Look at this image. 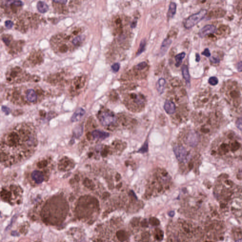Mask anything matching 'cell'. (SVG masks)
<instances>
[{
	"label": "cell",
	"instance_id": "6da1fadb",
	"mask_svg": "<svg viewBox=\"0 0 242 242\" xmlns=\"http://www.w3.org/2000/svg\"><path fill=\"white\" fill-rule=\"evenodd\" d=\"M37 136L31 123L17 124L3 135L1 142V162L10 166L20 163L34 154L37 147Z\"/></svg>",
	"mask_w": 242,
	"mask_h": 242
},
{
	"label": "cell",
	"instance_id": "7a4b0ae2",
	"mask_svg": "<svg viewBox=\"0 0 242 242\" xmlns=\"http://www.w3.org/2000/svg\"><path fill=\"white\" fill-rule=\"evenodd\" d=\"M211 155L227 162L242 159V140L233 131L222 133L211 145Z\"/></svg>",
	"mask_w": 242,
	"mask_h": 242
},
{
	"label": "cell",
	"instance_id": "3957f363",
	"mask_svg": "<svg viewBox=\"0 0 242 242\" xmlns=\"http://www.w3.org/2000/svg\"><path fill=\"white\" fill-rule=\"evenodd\" d=\"M82 32L81 28H75L71 35L65 33L56 34L50 39L51 47L55 52L60 54L67 53L78 48L84 41Z\"/></svg>",
	"mask_w": 242,
	"mask_h": 242
},
{
	"label": "cell",
	"instance_id": "277c9868",
	"mask_svg": "<svg viewBox=\"0 0 242 242\" xmlns=\"http://www.w3.org/2000/svg\"><path fill=\"white\" fill-rule=\"evenodd\" d=\"M68 204L60 196L53 197L46 202L42 210L43 220L52 225L62 222L67 215Z\"/></svg>",
	"mask_w": 242,
	"mask_h": 242
},
{
	"label": "cell",
	"instance_id": "5b68a950",
	"mask_svg": "<svg viewBox=\"0 0 242 242\" xmlns=\"http://www.w3.org/2000/svg\"><path fill=\"white\" fill-rule=\"evenodd\" d=\"M98 209V201L96 198L90 196H84L79 200L76 210L79 218L86 219L90 217Z\"/></svg>",
	"mask_w": 242,
	"mask_h": 242
},
{
	"label": "cell",
	"instance_id": "8992f818",
	"mask_svg": "<svg viewBox=\"0 0 242 242\" xmlns=\"http://www.w3.org/2000/svg\"><path fill=\"white\" fill-rule=\"evenodd\" d=\"M6 78L7 82L11 84L28 81L37 82L40 80L39 77L34 75L31 76L18 66H15L9 69L6 72Z\"/></svg>",
	"mask_w": 242,
	"mask_h": 242
},
{
	"label": "cell",
	"instance_id": "52a82bcc",
	"mask_svg": "<svg viewBox=\"0 0 242 242\" xmlns=\"http://www.w3.org/2000/svg\"><path fill=\"white\" fill-rule=\"evenodd\" d=\"M116 219L115 222L111 221L112 227L110 229L111 235L109 238H106L104 240H98L101 242H129V235L124 228L123 223H121Z\"/></svg>",
	"mask_w": 242,
	"mask_h": 242
},
{
	"label": "cell",
	"instance_id": "ba28073f",
	"mask_svg": "<svg viewBox=\"0 0 242 242\" xmlns=\"http://www.w3.org/2000/svg\"><path fill=\"white\" fill-rule=\"evenodd\" d=\"M40 21L38 14L25 12L19 17L16 24V28L22 33L26 32L30 27L37 26Z\"/></svg>",
	"mask_w": 242,
	"mask_h": 242
},
{
	"label": "cell",
	"instance_id": "9c48e42d",
	"mask_svg": "<svg viewBox=\"0 0 242 242\" xmlns=\"http://www.w3.org/2000/svg\"><path fill=\"white\" fill-rule=\"evenodd\" d=\"M87 80V77L85 75L75 77L71 83L69 92L72 96L78 95L84 88Z\"/></svg>",
	"mask_w": 242,
	"mask_h": 242
},
{
	"label": "cell",
	"instance_id": "30bf717a",
	"mask_svg": "<svg viewBox=\"0 0 242 242\" xmlns=\"http://www.w3.org/2000/svg\"><path fill=\"white\" fill-rule=\"evenodd\" d=\"M44 54L40 50H34L31 51L24 62L26 67H34L40 65L44 62Z\"/></svg>",
	"mask_w": 242,
	"mask_h": 242
},
{
	"label": "cell",
	"instance_id": "8fae6325",
	"mask_svg": "<svg viewBox=\"0 0 242 242\" xmlns=\"http://www.w3.org/2000/svg\"><path fill=\"white\" fill-rule=\"evenodd\" d=\"M21 189L19 186L11 185L7 188H3L1 191V198L3 201L11 202L16 199L20 195Z\"/></svg>",
	"mask_w": 242,
	"mask_h": 242
},
{
	"label": "cell",
	"instance_id": "7c38bea8",
	"mask_svg": "<svg viewBox=\"0 0 242 242\" xmlns=\"http://www.w3.org/2000/svg\"><path fill=\"white\" fill-rule=\"evenodd\" d=\"M98 118L101 124L106 127L114 126L117 121L115 115L112 112L106 110L99 112Z\"/></svg>",
	"mask_w": 242,
	"mask_h": 242
},
{
	"label": "cell",
	"instance_id": "4fadbf2b",
	"mask_svg": "<svg viewBox=\"0 0 242 242\" xmlns=\"http://www.w3.org/2000/svg\"><path fill=\"white\" fill-rule=\"evenodd\" d=\"M1 2V8H3L8 14H17L23 6V3L20 1H2Z\"/></svg>",
	"mask_w": 242,
	"mask_h": 242
},
{
	"label": "cell",
	"instance_id": "5bb4252c",
	"mask_svg": "<svg viewBox=\"0 0 242 242\" xmlns=\"http://www.w3.org/2000/svg\"><path fill=\"white\" fill-rule=\"evenodd\" d=\"M206 13L207 11L201 10L198 13L189 16L184 22V25L185 28L189 29L193 27L204 18Z\"/></svg>",
	"mask_w": 242,
	"mask_h": 242
},
{
	"label": "cell",
	"instance_id": "9a60e30c",
	"mask_svg": "<svg viewBox=\"0 0 242 242\" xmlns=\"http://www.w3.org/2000/svg\"><path fill=\"white\" fill-rule=\"evenodd\" d=\"M173 150L178 161L184 162L185 160L188 159L189 157L188 151L183 146L179 145H175L174 147Z\"/></svg>",
	"mask_w": 242,
	"mask_h": 242
},
{
	"label": "cell",
	"instance_id": "2e32d148",
	"mask_svg": "<svg viewBox=\"0 0 242 242\" xmlns=\"http://www.w3.org/2000/svg\"><path fill=\"white\" fill-rule=\"evenodd\" d=\"M186 143L191 147L195 148L199 144L200 140V137L198 133L194 131L191 130L186 136Z\"/></svg>",
	"mask_w": 242,
	"mask_h": 242
},
{
	"label": "cell",
	"instance_id": "e0dca14e",
	"mask_svg": "<svg viewBox=\"0 0 242 242\" xmlns=\"http://www.w3.org/2000/svg\"><path fill=\"white\" fill-rule=\"evenodd\" d=\"M75 166V163L72 159L67 157L62 158L58 164V169L60 171L66 172L73 169Z\"/></svg>",
	"mask_w": 242,
	"mask_h": 242
},
{
	"label": "cell",
	"instance_id": "ac0fdd59",
	"mask_svg": "<svg viewBox=\"0 0 242 242\" xmlns=\"http://www.w3.org/2000/svg\"><path fill=\"white\" fill-rule=\"evenodd\" d=\"M24 44V41L12 40L10 45L7 47L8 53L12 55L17 54L22 50Z\"/></svg>",
	"mask_w": 242,
	"mask_h": 242
},
{
	"label": "cell",
	"instance_id": "d6986e66",
	"mask_svg": "<svg viewBox=\"0 0 242 242\" xmlns=\"http://www.w3.org/2000/svg\"><path fill=\"white\" fill-rule=\"evenodd\" d=\"M67 1H53L52 2L53 7L54 10L59 13L66 14L68 12V10L66 6Z\"/></svg>",
	"mask_w": 242,
	"mask_h": 242
},
{
	"label": "cell",
	"instance_id": "ffe728a7",
	"mask_svg": "<svg viewBox=\"0 0 242 242\" xmlns=\"http://www.w3.org/2000/svg\"><path fill=\"white\" fill-rule=\"evenodd\" d=\"M31 179L34 182V183L40 184L45 181V179L44 174L41 171L35 170L31 174Z\"/></svg>",
	"mask_w": 242,
	"mask_h": 242
},
{
	"label": "cell",
	"instance_id": "44dd1931",
	"mask_svg": "<svg viewBox=\"0 0 242 242\" xmlns=\"http://www.w3.org/2000/svg\"><path fill=\"white\" fill-rule=\"evenodd\" d=\"M216 30V28L213 25H207L200 30L199 35L200 37H204L209 34L215 33Z\"/></svg>",
	"mask_w": 242,
	"mask_h": 242
},
{
	"label": "cell",
	"instance_id": "7402d4cb",
	"mask_svg": "<svg viewBox=\"0 0 242 242\" xmlns=\"http://www.w3.org/2000/svg\"><path fill=\"white\" fill-rule=\"evenodd\" d=\"M164 107L166 113L169 115L173 114L175 113L176 110L175 104L170 100H166L165 102Z\"/></svg>",
	"mask_w": 242,
	"mask_h": 242
},
{
	"label": "cell",
	"instance_id": "603a6c76",
	"mask_svg": "<svg viewBox=\"0 0 242 242\" xmlns=\"http://www.w3.org/2000/svg\"><path fill=\"white\" fill-rule=\"evenodd\" d=\"M63 79V76L62 73H56L49 76L48 80L50 83L56 84L61 82Z\"/></svg>",
	"mask_w": 242,
	"mask_h": 242
},
{
	"label": "cell",
	"instance_id": "cb8c5ba5",
	"mask_svg": "<svg viewBox=\"0 0 242 242\" xmlns=\"http://www.w3.org/2000/svg\"><path fill=\"white\" fill-rule=\"evenodd\" d=\"M85 114V111L84 109L81 108H79L73 114L71 117V121L72 122H78L84 116Z\"/></svg>",
	"mask_w": 242,
	"mask_h": 242
},
{
	"label": "cell",
	"instance_id": "d4e9b609",
	"mask_svg": "<svg viewBox=\"0 0 242 242\" xmlns=\"http://www.w3.org/2000/svg\"><path fill=\"white\" fill-rule=\"evenodd\" d=\"M91 135L95 139L101 140L105 139L109 136V133L107 132L99 130L94 131L92 132Z\"/></svg>",
	"mask_w": 242,
	"mask_h": 242
},
{
	"label": "cell",
	"instance_id": "484cf974",
	"mask_svg": "<svg viewBox=\"0 0 242 242\" xmlns=\"http://www.w3.org/2000/svg\"><path fill=\"white\" fill-rule=\"evenodd\" d=\"M37 10L41 13H44L47 12L49 10V7L45 2L42 1H39L37 5Z\"/></svg>",
	"mask_w": 242,
	"mask_h": 242
},
{
	"label": "cell",
	"instance_id": "4316f807",
	"mask_svg": "<svg viewBox=\"0 0 242 242\" xmlns=\"http://www.w3.org/2000/svg\"><path fill=\"white\" fill-rule=\"evenodd\" d=\"M166 83V81L163 78L160 79L157 83V89L159 94H161L164 92V89L165 88Z\"/></svg>",
	"mask_w": 242,
	"mask_h": 242
},
{
	"label": "cell",
	"instance_id": "83f0119b",
	"mask_svg": "<svg viewBox=\"0 0 242 242\" xmlns=\"http://www.w3.org/2000/svg\"><path fill=\"white\" fill-rule=\"evenodd\" d=\"M176 11V4L175 2H171L169 5V9L168 11V17L172 18L175 14Z\"/></svg>",
	"mask_w": 242,
	"mask_h": 242
},
{
	"label": "cell",
	"instance_id": "f1b7e54d",
	"mask_svg": "<svg viewBox=\"0 0 242 242\" xmlns=\"http://www.w3.org/2000/svg\"><path fill=\"white\" fill-rule=\"evenodd\" d=\"M182 71L184 78L187 83H190V76L188 70V66L186 65H184L182 68Z\"/></svg>",
	"mask_w": 242,
	"mask_h": 242
},
{
	"label": "cell",
	"instance_id": "f546056e",
	"mask_svg": "<svg viewBox=\"0 0 242 242\" xmlns=\"http://www.w3.org/2000/svg\"><path fill=\"white\" fill-rule=\"evenodd\" d=\"M2 39L3 41V43L7 47H8L10 45L11 43L13 40L12 37L11 35L6 34L2 35Z\"/></svg>",
	"mask_w": 242,
	"mask_h": 242
},
{
	"label": "cell",
	"instance_id": "4dcf8cb0",
	"mask_svg": "<svg viewBox=\"0 0 242 242\" xmlns=\"http://www.w3.org/2000/svg\"><path fill=\"white\" fill-rule=\"evenodd\" d=\"M171 43H172V41L169 39H166L165 40L163 41L161 47V53H165L167 51L168 47L170 46Z\"/></svg>",
	"mask_w": 242,
	"mask_h": 242
},
{
	"label": "cell",
	"instance_id": "1f68e13d",
	"mask_svg": "<svg viewBox=\"0 0 242 242\" xmlns=\"http://www.w3.org/2000/svg\"><path fill=\"white\" fill-rule=\"evenodd\" d=\"M185 56V54L184 52L179 54L176 55L175 57V62H176L175 65H176V66L179 67L181 65V63H182L183 60Z\"/></svg>",
	"mask_w": 242,
	"mask_h": 242
},
{
	"label": "cell",
	"instance_id": "d6a6232c",
	"mask_svg": "<svg viewBox=\"0 0 242 242\" xmlns=\"http://www.w3.org/2000/svg\"><path fill=\"white\" fill-rule=\"evenodd\" d=\"M145 45H146V41H145V39H143L141 41L139 48L138 49V52H137V55H139L145 50Z\"/></svg>",
	"mask_w": 242,
	"mask_h": 242
},
{
	"label": "cell",
	"instance_id": "836d02e7",
	"mask_svg": "<svg viewBox=\"0 0 242 242\" xmlns=\"http://www.w3.org/2000/svg\"><path fill=\"white\" fill-rule=\"evenodd\" d=\"M48 162L46 160H42L38 162L37 166L39 169H43L45 168L48 165Z\"/></svg>",
	"mask_w": 242,
	"mask_h": 242
},
{
	"label": "cell",
	"instance_id": "e575fe53",
	"mask_svg": "<svg viewBox=\"0 0 242 242\" xmlns=\"http://www.w3.org/2000/svg\"><path fill=\"white\" fill-rule=\"evenodd\" d=\"M218 80L216 77H211L209 80V83L212 86H215L218 83Z\"/></svg>",
	"mask_w": 242,
	"mask_h": 242
},
{
	"label": "cell",
	"instance_id": "d590c367",
	"mask_svg": "<svg viewBox=\"0 0 242 242\" xmlns=\"http://www.w3.org/2000/svg\"><path fill=\"white\" fill-rule=\"evenodd\" d=\"M84 184L86 187L90 189H92L94 186V184L92 182V181H90L89 179H86L84 181Z\"/></svg>",
	"mask_w": 242,
	"mask_h": 242
},
{
	"label": "cell",
	"instance_id": "8d00e7d4",
	"mask_svg": "<svg viewBox=\"0 0 242 242\" xmlns=\"http://www.w3.org/2000/svg\"><path fill=\"white\" fill-rule=\"evenodd\" d=\"M13 25H14V24H13V22L11 21V20H7L5 21V27L8 29H11V28H12Z\"/></svg>",
	"mask_w": 242,
	"mask_h": 242
},
{
	"label": "cell",
	"instance_id": "74e56055",
	"mask_svg": "<svg viewBox=\"0 0 242 242\" xmlns=\"http://www.w3.org/2000/svg\"><path fill=\"white\" fill-rule=\"evenodd\" d=\"M147 66V63L145 62H142L139 64H137L136 66V68L139 70H141L145 68Z\"/></svg>",
	"mask_w": 242,
	"mask_h": 242
},
{
	"label": "cell",
	"instance_id": "f35d334b",
	"mask_svg": "<svg viewBox=\"0 0 242 242\" xmlns=\"http://www.w3.org/2000/svg\"><path fill=\"white\" fill-rule=\"evenodd\" d=\"M112 70L115 72H117L119 71L120 68V64L118 63H114L113 65L111 66Z\"/></svg>",
	"mask_w": 242,
	"mask_h": 242
},
{
	"label": "cell",
	"instance_id": "ab89813d",
	"mask_svg": "<svg viewBox=\"0 0 242 242\" xmlns=\"http://www.w3.org/2000/svg\"><path fill=\"white\" fill-rule=\"evenodd\" d=\"M201 54H202V55H204V56H206V57H210V55H211V54H210V50H209V49H208V48H206V49H205V50H204V51H203V52L201 53Z\"/></svg>",
	"mask_w": 242,
	"mask_h": 242
},
{
	"label": "cell",
	"instance_id": "60d3db41",
	"mask_svg": "<svg viewBox=\"0 0 242 242\" xmlns=\"http://www.w3.org/2000/svg\"><path fill=\"white\" fill-rule=\"evenodd\" d=\"M210 61L213 63H218L220 62V60L218 58L214 57H210Z\"/></svg>",
	"mask_w": 242,
	"mask_h": 242
},
{
	"label": "cell",
	"instance_id": "b9f144b4",
	"mask_svg": "<svg viewBox=\"0 0 242 242\" xmlns=\"http://www.w3.org/2000/svg\"><path fill=\"white\" fill-rule=\"evenodd\" d=\"M236 68L237 70L239 71H242V61L239 62L237 65H236Z\"/></svg>",
	"mask_w": 242,
	"mask_h": 242
},
{
	"label": "cell",
	"instance_id": "7bdbcfd3",
	"mask_svg": "<svg viewBox=\"0 0 242 242\" xmlns=\"http://www.w3.org/2000/svg\"><path fill=\"white\" fill-rule=\"evenodd\" d=\"M2 111H3V112H5V113H6V114H8L9 113V112H10L9 108H8V107H6V106H2Z\"/></svg>",
	"mask_w": 242,
	"mask_h": 242
},
{
	"label": "cell",
	"instance_id": "ee69618b",
	"mask_svg": "<svg viewBox=\"0 0 242 242\" xmlns=\"http://www.w3.org/2000/svg\"><path fill=\"white\" fill-rule=\"evenodd\" d=\"M200 56L199 54H196V62H198L200 61Z\"/></svg>",
	"mask_w": 242,
	"mask_h": 242
},
{
	"label": "cell",
	"instance_id": "f6af8a7d",
	"mask_svg": "<svg viewBox=\"0 0 242 242\" xmlns=\"http://www.w3.org/2000/svg\"><path fill=\"white\" fill-rule=\"evenodd\" d=\"M239 173H240V175H241V176H242V168H241V169H240V171H239Z\"/></svg>",
	"mask_w": 242,
	"mask_h": 242
}]
</instances>
